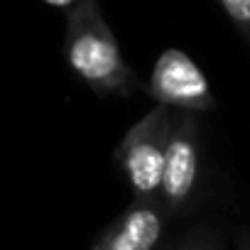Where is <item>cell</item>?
Masks as SVG:
<instances>
[{
  "label": "cell",
  "instance_id": "obj_1",
  "mask_svg": "<svg viewBox=\"0 0 250 250\" xmlns=\"http://www.w3.org/2000/svg\"><path fill=\"white\" fill-rule=\"evenodd\" d=\"M66 62L96 93L130 96L140 88L138 74L125 64L98 0H79L66 15Z\"/></svg>",
  "mask_w": 250,
  "mask_h": 250
},
{
  "label": "cell",
  "instance_id": "obj_2",
  "mask_svg": "<svg viewBox=\"0 0 250 250\" xmlns=\"http://www.w3.org/2000/svg\"><path fill=\"white\" fill-rule=\"evenodd\" d=\"M172 108L157 103L150 113H145V118H140L125 133V138L113 152L135 199H157L160 194L165 147L172 128Z\"/></svg>",
  "mask_w": 250,
  "mask_h": 250
},
{
  "label": "cell",
  "instance_id": "obj_3",
  "mask_svg": "<svg viewBox=\"0 0 250 250\" xmlns=\"http://www.w3.org/2000/svg\"><path fill=\"white\" fill-rule=\"evenodd\" d=\"M201 174V125L196 113L179 110L172 118V128L165 147V165L160 179V204L167 216L184 213L196 194Z\"/></svg>",
  "mask_w": 250,
  "mask_h": 250
},
{
  "label": "cell",
  "instance_id": "obj_4",
  "mask_svg": "<svg viewBox=\"0 0 250 250\" xmlns=\"http://www.w3.org/2000/svg\"><path fill=\"white\" fill-rule=\"evenodd\" d=\"M150 96L169 108L206 113L216 108L208 79L182 49H165L150 76Z\"/></svg>",
  "mask_w": 250,
  "mask_h": 250
},
{
  "label": "cell",
  "instance_id": "obj_5",
  "mask_svg": "<svg viewBox=\"0 0 250 250\" xmlns=\"http://www.w3.org/2000/svg\"><path fill=\"white\" fill-rule=\"evenodd\" d=\"M160 199H133L91 245V250H155L167 226Z\"/></svg>",
  "mask_w": 250,
  "mask_h": 250
},
{
  "label": "cell",
  "instance_id": "obj_6",
  "mask_svg": "<svg viewBox=\"0 0 250 250\" xmlns=\"http://www.w3.org/2000/svg\"><path fill=\"white\" fill-rule=\"evenodd\" d=\"M218 5L235 25V30L250 40V0H218Z\"/></svg>",
  "mask_w": 250,
  "mask_h": 250
},
{
  "label": "cell",
  "instance_id": "obj_7",
  "mask_svg": "<svg viewBox=\"0 0 250 250\" xmlns=\"http://www.w3.org/2000/svg\"><path fill=\"white\" fill-rule=\"evenodd\" d=\"M169 250H216V240L208 233H191Z\"/></svg>",
  "mask_w": 250,
  "mask_h": 250
},
{
  "label": "cell",
  "instance_id": "obj_8",
  "mask_svg": "<svg viewBox=\"0 0 250 250\" xmlns=\"http://www.w3.org/2000/svg\"><path fill=\"white\" fill-rule=\"evenodd\" d=\"M44 3H47V5H52V8H66V10H69L71 5H76V3H79V0H44Z\"/></svg>",
  "mask_w": 250,
  "mask_h": 250
},
{
  "label": "cell",
  "instance_id": "obj_9",
  "mask_svg": "<svg viewBox=\"0 0 250 250\" xmlns=\"http://www.w3.org/2000/svg\"><path fill=\"white\" fill-rule=\"evenodd\" d=\"M238 250H250V235H240V243H238Z\"/></svg>",
  "mask_w": 250,
  "mask_h": 250
}]
</instances>
